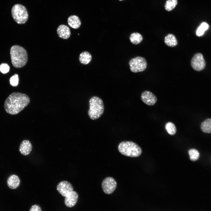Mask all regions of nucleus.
Here are the masks:
<instances>
[{
  "label": "nucleus",
  "instance_id": "nucleus-8",
  "mask_svg": "<svg viewBox=\"0 0 211 211\" xmlns=\"http://www.w3.org/2000/svg\"><path fill=\"white\" fill-rule=\"evenodd\" d=\"M117 182L112 177H107L105 178L102 183V188L104 192L107 194L112 193L117 187Z\"/></svg>",
  "mask_w": 211,
  "mask_h": 211
},
{
  "label": "nucleus",
  "instance_id": "nucleus-6",
  "mask_svg": "<svg viewBox=\"0 0 211 211\" xmlns=\"http://www.w3.org/2000/svg\"><path fill=\"white\" fill-rule=\"evenodd\" d=\"M130 71L134 73L142 72L146 68L147 63L144 57L137 56L131 59L129 62Z\"/></svg>",
  "mask_w": 211,
  "mask_h": 211
},
{
  "label": "nucleus",
  "instance_id": "nucleus-23",
  "mask_svg": "<svg viewBox=\"0 0 211 211\" xmlns=\"http://www.w3.org/2000/svg\"><path fill=\"white\" fill-rule=\"evenodd\" d=\"M177 2V0H167L165 5V9L168 11H171L176 7Z\"/></svg>",
  "mask_w": 211,
  "mask_h": 211
},
{
  "label": "nucleus",
  "instance_id": "nucleus-9",
  "mask_svg": "<svg viewBox=\"0 0 211 211\" xmlns=\"http://www.w3.org/2000/svg\"><path fill=\"white\" fill-rule=\"evenodd\" d=\"M58 192L63 197H65L70 193L73 190L72 185L69 182L63 181L59 182L57 186Z\"/></svg>",
  "mask_w": 211,
  "mask_h": 211
},
{
  "label": "nucleus",
  "instance_id": "nucleus-25",
  "mask_svg": "<svg viewBox=\"0 0 211 211\" xmlns=\"http://www.w3.org/2000/svg\"><path fill=\"white\" fill-rule=\"evenodd\" d=\"M9 65L6 63H3L0 65V71L3 74L8 73L9 71Z\"/></svg>",
  "mask_w": 211,
  "mask_h": 211
},
{
  "label": "nucleus",
  "instance_id": "nucleus-16",
  "mask_svg": "<svg viewBox=\"0 0 211 211\" xmlns=\"http://www.w3.org/2000/svg\"><path fill=\"white\" fill-rule=\"evenodd\" d=\"M165 44L170 47H174L176 46L178 42L175 36L172 34H169L164 38Z\"/></svg>",
  "mask_w": 211,
  "mask_h": 211
},
{
  "label": "nucleus",
  "instance_id": "nucleus-10",
  "mask_svg": "<svg viewBox=\"0 0 211 211\" xmlns=\"http://www.w3.org/2000/svg\"><path fill=\"white\" fill-rule=\"evenodd\" d=\"M141 98L142 101L148 106H151L154 105L157 101V98L156 96L148 91H143L141 94Z\"/></svg>",
  "mask_w": 211,
  "mask_h": 211
},
{
  "label": "nucleus",
  "instance_id": "nucleus-3",
  "mask_svg": "<svg viewBox=\"0 0 211 211\" xmlns=\"http://www.w3.org/2000/svg\"><path fill=\"white\" fill-rule=\"evenodd\" d=\"M89 102L88 115L89 118L92 120L98 119L104 112V108L103 100L99 97L94 96L90 98Z\"/></svg>",
  "mask_w": 211,
  "mask_h": 211
},
{
  "label": "nucleus",
  "instance_id": "nucleus-27",
  "mask_svg": "<svg viewBox=\"0 0 211 211\" xmlns=\"http://www.w3.org/2000/svg\"><path fill=\"white\" fill-rule=\"evenodd\" d=\"M122 0H119V1H122Z\"/></svg>",
  "mask_w": 211,
  "mask_h": 211
},
{
  "label": "nucleus",
  "instance_id": "nucleus-24",
  "mask_svg": "<svg viewBox=\"0 0 211 211\" xmlns=\"http://www.w3.org/2000/svg\"><path fill=\"white\" fill-rule=\"evenodd\" d=\"M10 85L13 86L15 87L18 86L19 82L18 76L16 74L12 76L9 79Z\"/></svg>",
  "mask_w": 211,
  "mask_h": 211
},
{
  "label": "nucleus",
  "instance_id": "nucleus-13",
  "mask_svg": "<svg viewBox=\"0 0 211 211\" xmlns=\"http://www.w3.org/2000/svg\"><path fill=\"white\" fill-rule=\"evenodd\" d=\"M57 33L58 36L63 39L68 38L71 35L69 28L64 25H61L59 26L57 29Z\"/></svg>",
  "mask_w": 211,
  "mask_h": 211
},
{
  "label": "nucleus",
  "instance_id": "nucleus-18",
  "mask_svg": "<svg viewBox=\"0 0 211 211\" xmlns=\"http://www.w3.org/2000/svg\"><path fill=\"white\" fill-rule=\"evenodd\" d=\"M200 129L204 133H211V118L206 119L202 122L200 125Z\"/></svg>",
  "mask_w": 211,
  "mask_h": 211
},
{
  "label": "nucleus",
  "instance_id": "nucleus-20",
  "mask_svg": "<svg viewBox=\"0 0 211 211\" xmlns=\"http://www.w3.org/2000/svg\"><path fill=\"white\" fill-rule=\"evenodd\" d=\"M165 128L167 132L171 135H173L176 132V127L174 124L172 122L167 123L165 125Z\"/></svg>",
  "mask_w": 211,
  "mask_h": 211
},
{
  "label": "nucleus",
  "instance_id": "nucleus-26",
  "mask_svg": "<svg viewBox=\"0 0 211 211\" xmlns=\"http://www.w3.org/2000/svg\"><path fill=\"white\" fill-rule=\"evenodd\" d=\"M29 211H42L41 207L38 205H34L31 206Z\"/></svg>",
  "mask_w": 211,
  "mask_h": 211
},
{
  "label": "nucleus",
  "instance_id": "nucleus-4",
  "mask_svg": "<svg viewBox=\"0 0 211 211\" xmlns=\"http://www.w3.org/2000/svg\"><path fill=\"white\" fill-rule=\"evenodd\" d=\"M119 152L122 154L130 157H137L142 152L141 148L136 143L129 141L120 142L118 146Z\"/></svg>",
  "mask_w": 211,
  "mask_h": 211
},
{
  "label": "nucleus",
  "instance_id": "nucleus-11",
  "mask_svg": "<svg viewBox=\"0 0 211 211\" xmlns=\"http://www.w3.org/2000/svg\"><path fill=\"white\" fill-rule=\"evenodd\" d=\"M79 195L76 192L73 190L65 197L64 203L65 205L68 207H71L74 206L76 203Z\"/></svg>",
  "mask_w": 211,
  "mask_h": 211
},
{
  "label": "nucleus",
  "instance_id": "nucleus-1",
  "mask_svg": "<svg viewBox=\"0 0 211 211\" xmlns=\"http://www.w3.org/2000/svg\"><path fill=\"white\" fill-rule=\"evenodd\" d=\"M30 98L27 95L14 92L6 100L4 108L6 111L11 115H15L23 110L29 104Z\"/></svg>",
  "mask_w": 211,
  "mask_h": 211
},
{
  "label": "nucleus",
  "instance_id": "nucleus-12",
  "mask_svg": "<svg viewBox=\"0 0 211 211\" xmlns=\"http://www.w3.org/2000/svg\"><path fill=\"white\" fill-rule=\"evenodd\" d=\"M32 145L30 141L27 140H25L21 143L19 150L22 154L26 156L30 153L32 150Z\"/></svg>",
  "mask_w": 211,
  "mask_h": 211
},
{
  "label": "nucleus",
  "instance_id": "nucleus-5",
  "mask_svg": "<svg viewBox=\"0 0 211 211\" xmlns=\"http://www.w3.org/2000/svg\"><path fill=\"white\" fill-rule=\"evenodd\" d=\"M11 14L13 20L19 24L25 23L28 18V13L26 8L19 4H16L13 6Z\"/></svg>",
  "mask_w": 211,
  "mask_h": 211
},
{
  "label": "nucleus",
  "instance_id": "nucleus-17",
  "mask_svg": "<svg viewBox=\"0 0 211 211\" xmlns=\"http://www.w3.org/2000/svg\"><path fill=\"white\" fill-rule=\"evenodd\" d=\"M79 59L80 62L81 64H87L91 61L92 57L89 52L84 51L82 52L80 54Z\"/></svg>",
  "mask_w": 211,
  "mask_h": 211
},
{
  "label": "nucleus",
  "instance_id": "nucleus-19",
  "mask_svg": "<svg viewBox=\"0 0 211 211\" xmlns=\"http://www.w3.org/2000/svg\"><path fill=\"white\" fill-rule=\"evenodd\" d=\"M142 35L139 33L134 32L132 33L130 35V39L133 44L137 45L139 44L143 40Z\"/></svg>",
  "mask_w": 211,
  "mask_h": 211
},
{
  "label": "nucleus",
  "instance_id": "nucleus-15",
  "mask_svg": "<svg viewBox=\"0 0 211 211\" xmlns=\"http://www.w3.org/2000/svg\"><path fill=\"white\" fill-rule=\"evenodd\" d=\"M68 25L74 29H77L81 25V22L79 18L74 15L69 16L67 19Z\"/></svg>",
  "mask_w": 211,
  "mask_h": 211
},
{
  "label": "nucleus",
  "instance_id": "nucleus-22",
  "mask_svg": "<svg viewBox=\"0 0 211 211\" xmlns=\"http://www.w3.org/2000/svg\"><path fill=\"white\" fill-rule=\"evenodd\" d=\"M190 159L192 161H195L199 158L200 154L198 151L195 149H191L188 151Z\"/></svg>",
  "mask_w": 211,
  "mask_h": 211
},
{
  "label": "nucleus",
  "instance_id": "nucleus-2",
  "mask_svg": "<svg viewBox=\"0 0 211 211\" xmlns=\"http://www.w3.org/2000/svg\"><path fill=\"white\" fill-rule=\"evenodd\" d=\"M11 62L13 66L17 68L24 67L28 59V55L25 50L18 45L12 46L10 50Z\"/></svg>",
  "mask_w": 211,
  "mask_h": 211
},
{
  "label": "nucleus",
  "instance_id": "nucleus-7",
  "mask_svg": "<svg viewBox=\"0 0 211 211\" xmlns=\"http://www.w3.org/2000/svg\"><path fill=\"white\" fill-rule=\"evenodd\" d=\"M191 64L195 70L200 71L204 69L206 63L203 55L200 53L195 54L192 59Z\"/></svg>",
  "mask_w": 211,
  "mask_h": 211
},
{
  "label": "nucleus",
  "instance_id": "nucleus-21",
  "mask_svg": "<svg viewBox=\"0 0 211 211\" xmlns=\"http://www.w3.org/2000/svg\"><path fill=\"white\" fill-rule=\"evenodd\" d=\"M209 27L208 25L205 22L202 23L198 28L196 31L197 35L200 36L202 35L205 31L207 30Z\"/></svg>",
  "mask_w": 211,
  "mask_h": 211
},
{
  "label": "nucleus",
  "instance_id": "nucleus-14",
  "mask_svg": "<svg viewBox=\"0 0 211 211\" xmlns=\"http://www.w3.org/2000/svg\"><path fill=\"white\" fill-rule=\"evenodd\" d=\"M7 183L8 186L10 188L14 189L19 186L20 184V180L17 175L12 174L8 178Z\"/></svg>",
  "mask_w": 211,
  "mask_h": 211
}]
</instances>
